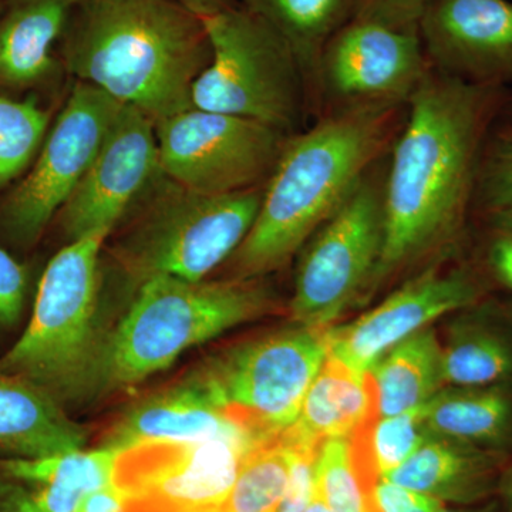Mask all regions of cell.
Returning <instances> with one entry per match:
<instances>
[{"label": "cell", "mask_w": 512, "mask_h": 512, "mask_svg": "<svg viewBox=\"0 0 512 512\" xmlns=\"http://www.w3.org/2000/svg\"><path fill=\"white\" fill-rule=\"evenodd\" d=\"M421 414L431 436L504 456L512 447V380L443 387Z\"/></svg>", "instance_id": "7402d4cb"}, {"label": "cell", "mask_w": 512, "mask_h": 512, "mask_svg": "<svg viewBox=\"0 0 512 512\" xmlns=\"http://www.w3.org/2000/svg\"><path fill=\"white\" fill-rule=\"evenodd\" d=\"M121 106L97 87L74 83L29 173L0 208L10 241L32 245L40 238L83 180Z\"/></svg>", "instance_id": "7c38bea8"}, {"label": "cell", "mask_w": 512, "mask_h": 512, "mask_svg": "<svg viewBox=\"0 0 512 512\" xmlns=\"http://www.w3.org/2000/svg\"><path fill=\"white\" fill-rule=\"evenodd\" d=\"M161 174L202 194H231L268 181L288 137L256 121L192 109L156 124Z\"/></svg>", "instance_id": "8fae6325"}, {"label": "cell", "mask_w": 512, "mask_h": 512, "mask_svg": "<svg viewBox=\"0 0 512 512\" xmlns=\"http://www.w3.org/2000/svg\"><path fill=\"white\" fill-rule=\"evenodd\" d=\"M292 448L295 456H293L291 474H289L288 485H286L285 493L275 512H306L313 495H315L316 460H318L322 447L319 450Z\"/></svg>", "instance_id": "836d02e7"}, {"label": "cell", "mask_w": 512, "mask_h": 512, "mask_svg": "<svg viewBox=\"0 0 512 512\" xmlns=\"http://www.w3.org/2000/svg\"><path fill=\"white\" fill-rule=\"evenodd\" d=\"M84 493L0 473V512H76Z\"/></svg>", "instance_id": "1f68e13d"}, {"label": "cell", "mask_w": 512, "mask_h": 512, "mask_svg": "<svg viewBox=\"0 0 512 512\" xmlns=\"http://www.w3.org/2000/svg\"><path fill=\"white\" fill-rule=\"evenodd\" d=\"M328 329L295 323L231 346L192 372L229 420L259 439H271L298 417L303 397L328 356Z\"/></svg>", "instance_id": "ba28073f"}, {"label": "cell", "mask_w": 512, "mask_h": 512, "mask_svg": "<svg viewBox=\"0 0 512 512\" xmlns=\"http://www.w3.org/2000/svg\"><path fill=\"white\" fill-rule=\"evenodd\" d=\"M306 512H330V510L315 491V495H313L311 504H309Z\"/></svg>", "instance_id": "b9f144b4"}, {"label": "cell", "mask_w": 512, "mask_h": 512, "mask_svg": "<svg viewBox=\"0 0 512 512\" xmlns=\"http://www.w3.org/2000/svg\"><path fill=\"white\" fill-rule=\"evenodd\" d=\"M126 498L116 484L111 483L89 491L80 498L76 512H123Z\"/></svg>", "instance_id": "74e56055"}, {"label": "cell", "mask_w": 512, "mask_h": 512, "mask_svg": "<svg viewBox=\"0 0 512 512\" xmlns=\"http://www.w3.org/2000/svg\"><path fill=\"white\" fill-rule=\"evenodd\" d=\"M174 2L180 3L181 6L191 10L200 18H207V16L215 15L221 10L234 6L232 0H174Z\"/></svg>", "instance_id": "f35d334b"}, {"label": "cell", "mask_w": 512, "mask_h": 512, "mask_svg": "<svg viewBox=\"0 0 512 512\" xmlns=\"http://www.w3.org/2000/svg\"><path fill=\"white\" fill-rule=\"evenodd\" d=\"M497 495L501 512H512V464L505 466L498 484Z\"/></svg>", "instance_id": "ab89813d"}, {"label": "cell", "mask_w": 512, "mask_h": 512, "mask_svg": "<svg viewBox=\"0 0 512 512\" xmlns=\"http://www.w3.org/2000/svg\"><path fill=\"white\" fill-rule=\"evenodd\" d=\"M383 235V183L366 174L302 247L291 301L295 323L332 328L357 299L372 292Z\"/></svg>", "instance_id": "9c48e42d"}, {"label": "cell", "mask_w": 512, "mask_h": 512, "mask_svg": "<svg viewBox=\"0 0 512 512\" xmlns=\"http://www.w3.org/2000/svg\"><path fill=\"white\" fill-rule=\"evenodd\" d=\"M419 35L441 73L481 86L512 82V0H430Z\"/></svg>", "instance_id": "2e32d148"}, {"label": "cell", "mask_w": 512, "mask_h": 512, "mask_svg": "<svg viewBox=\"0 0 512 512\" xmlns=\"http://www.w3.org/2000/svg\"><path fill=\"white\" fill-rule=\"evenodd\" d=\"M493 305L461 309L448 326L444 386H484L512 380V322Z\"/></svg>", "instance_id": "603a6c76"}, {"label": "cell", "mask_w": 512, "mask_h": 512, "mask_svg": "<svg viewBox=\"0 0 512 512\" xmlns=\"http://www.w3.org/2000/svg\"><path fill=\"white\" fill-rule=\"evenodd\" d=\"M421 43L419 33L352 18L323 47L316 72L339 109L397 107L429 73Z\"/></svg>", "instance_id": "4fadbf2b"}, {"label": "cell", "mask_w": 512, "mask_h": 512, "mask_svg": "<svg viewBox=\"0 0 512 512\" xmlns=\"http://www.w3.org/2000/svg\"><path fill=\"white\" fill-rule=\"evenodd\" d=\"M476 200L493 215H512V127L485 141L478 168Z\"/></svg>", "instance_id": "4dcf8cb0"}, {"label": "cell", "mask_w": 512, "mask_h": 512, "mask_svg": "<svg viewBox=\"0 0 512 512\" xmlns=\"http://www.w3.org/2000/svg\"><path fill=\"white\" fill-rule=\"evenodd\" d=\"M501 454L430 436L406 463L382 477L443 503L481 504L497 495Z\"/></svg>", "instance_id": "d6986e66"}, {"label": "cell", "mask_w": 512, "mask_h": 512, "mask_svg": "<svg viewBox=\"0 0 512 512\" xmlns=\"http://www.w3.org/2000/svg\"><path fill=\"white\" fill-rule=\"evenodd\" d=\"M430 436L421 407L396 416L379 417L372 433V451L380 477L406 463Z\"/></svg>", "instance_id": "f546056e"}, {"label": "cell", "mask_w": 512, "mask_h": 512, "mask_svg": "<svg viewBox=\"0 0 512 512\" xmlns=\"http://www.w3.org/2000/svg\"><path fill=\"white\" fill-rule=\"evenodd\" d=\"M264 185L202 194L160 171L134 204L136 217L113 249L117 264L136 286L156 276L204 281L244 242Z\"/></svg>", "instance_id": "8992f818"}, {"label": "cell", "mask_w": 512, "mask_h": 512, "mask_svg": "<svg viewBox=\"0 0 512 512\" xmlns=\"http://www.w3.org/2000/svg\"><path fill=\"white\" fill-rule=\"evenodd\" d=\"M480 295V282L467 269L441 271L431 266L372 311L326 330L328 353L356 372H369L393 346L433 320L474 305Z\"/></svg>", "instance_id": "9a60e30c"}, {"label": "cell", "mask_w": 512, "mask_h": 512, "mask_svg": "<svg viewBox=\"0 0 512 512\" xmlns=\"http://www.w3.org/2000/svg\"><path fill=\"white\" fill-rule=\"evenodd\" d=\"M110 237L94 232L69 242L47 264L35 308L18 342L0 357V370L23 377L57 402L87 400L106 339L101 325V249Z\"/></svg>", "instance_id": "5b68a950"}, {"label": "cell", "mask_w": 512, "mask_h": 512, "mask_svg": "<svg viewBox=\"0 0 512 512\" xmlns=\"http://www.w3.org/2000/svg\"><path fill=\"white\" fill-rule=\"evenodd\" d=\"M500 87L427 73L383 181V249L372 292L460 237Z\"/></svg>", "instance_id": "6da1fadb"}, {"label": "cell", "mask_w": 512, "mask_h": 512, "mask_svg": "<svg viewBox=\"0 0 512 512\" xmlns=\"http://www.w3.org/2000/svg\"><path fill=\"white\" fill-rule=\"evenodd\" d=\"M315 491L330 512H383L375 491L367 490L356 476L346 437L325 441L320 448Z\"/></svg>", "instance_id": "f1b7e54d"}, {"label": "cell", "mask_w": 512, "mask_h": 512, "mask_svg": "<svg viewBox=\"0 0 512 512\" xmlns=\"http://www.w3.org/2000/svg\"><path fill=\"white\" fill-rule=\"evenodd\" d=\"M485 262L491 275L512 292V215L490 217Z\"/></svg>", "instance_id": "d590c367"}, {"label": "cell", "mask_w": 512, "mask_h": 512, "mask_svg": "<svg viewBox=\"0 0 512 512\" xmlns=\"http://www.w3.org/2000/svg\"><path fill=\"white\" fill-rule=\"evenodd\" d=\"M201 19L211 62L192 86V107L288 134L301 116L303 73L284 37L245 6Z\"/></svg>", "instance_id": "52a82bcc"}, {"label": "cell", "mask_w": 512, "mask_h": 512, "mask_svg": "<svg viewBox=\"0 0 512 512\" xmlns=\"http://www.w3.org/2000/svg\"><path fill=\"white\" fill-rule=\"evenodd\" d=\"M158 173L156 123L123 104L92 165L57 214L66 238L111 234Z\"/></svg>", "instance_id": "5bb4252c"}, {"label": "cell", "mask_w": 512, "mask_h": 512, "mask_svg": "<svg viewBox=\"0 0 512 512\" xmlns=\"http://www.w3.org/2000/svg\"><path fill=\"white\" fill-rule=\"evenodd\" d=\"M291 47L303 76L316 72L323 47L353 16L355 0H244Z\"/></svg>", "instance_id": "d4e9b609"}, {"label": "cell", "mask_w": 512, "mask_h": 512, "mask_svg": "<svg viewBox=\"0 0 512 512\" xmlns=\"http://www.w3.org/2000/svg\"><path fill=\"white\" fill-rule=\"evenodd\" d=\"M375 498L383 512H441L446 503L429 494L402 487L380 478Z\"/></svg>", "instance_id": "8d00e7d4"}, {"label": "cell", "mask_w": 512, "mask_h": 512, "mask_svg": "<svg viewBox=\"0 0 512 512\" xmlns=\"http://www.w3.org/2000/svg\"><path fill=\"white\" fill-rule=\"evenodd\" d=\"M369 373L375 380L380 417L423 406L446 387L443 349L436 330L427 326L393 346Z\"/></svg>", "instance_id": "cb8c5ba5"}, {"label": "cell", "mask_w": 512, "mask_h": 512, "mask_svg": "<svg viewBox=\"0 0 512 512\" xmlns=\"http://www.w3.org/2000/svg\"><path fill=\"white\" fill-rule=\"evenodd\" d=\"M293 456L282 434L261 441L249 451L231 491L214 512H275L288 485Z\"/></svg>", "instance_id": "484cf974"}, {"label": "cell", "mask_w": 512, "mask_h": 512, "mask_svg": "<svg viewBox=\"0 0 512 512\" xmlns=\"http://www.w3.org/2000/svg\"><path fill=\"white\" fill-rule=\"evenodd\" d=\"M379 416L372 375L356 372L328 353L298 417L282 436L293 447L319 450L325 441L348 437L360 424Z\"/></svg>", "instance_id": "ac0fdd59"}, {"label": "cell", "mask_w": 512, "mask_h": 512, "mask_svg": "<svg viewBox=\"0 0 512 512\" xmlns=\"http://www.w3.org/2000/svg\"><path fill=\"white\" fill-rule=\"evenodd\" d=\"M63 36L77 82L156 124L192 109V86L211 62L202 19L174 0H83Z\"/></svg>", "instance_id": "7a4b0ae2"}, {"label": "cell", "mask_w": 512, "mask_h": 512, "mask_svg": "<svg viewBox=\"0 0 512 512\" xmlns=\"http://www.w3.org/2000/svg\"><path fill=\"white\" fill-rule=\"evenodd\" d=\"M87 431L52 394L0 370V456L39 458L83 450Z\"/></svg>", "instance_id": "ffe728a7"}, {"label": "cell", "mask_w": 512, "mask_h": 512, "mask_svg": "<svg viewBox=\"0 0 512 512\" xmlns=\"http://www.w3.org/2000/svg\"><path fill=\"white\" fill-rule=\"evenodd\" d=\"M261 441L254 434L235 433L124 448L113 474L126 498L123 512H214Z\"/></svg>", "instance_id": "30bf717a"}, {"label": "cell", "mask_w": 512, "mask_h": 512, "mask_svg": "<svg viewBox=\"0 0 512 512\" xmlns=\"http://www.w3.org/2000/svg\"><path fill=\"white\" fill-rule=\"evenodd\" d=\"M120 450L100 447L39 458L0 457V473L46 481L80 493H89L113 481Z\"/></svg>", "instance_id": "4316f807"}, {"label": "cell", "mask_w": 512, "mask_h": 512, "mask_svg": "<svg viewBox=\"0 0 512 512\" xmlns=\"http://www.w3.org/2000/svg\"><path fill=\"white\" fill-rule=\"evenodd\" d=\"M83 0H13L0 12V87L29 89L55 72L53 45Z\"/></svg>", "instance_id": "44dd1931"}, {"label": "cell", "mask_w": 512, "mask_h": 512, "mask_svg": "<svg viewBox=\"0 0 512 512\" xmlns=\"http://www.w3.org/2000/svg\"><path fill=\"white\" fill-rule=\"evenodd\" d=\"M396 107L339 109L288 138L262 191L244 242L231 256L234 279L281 268L335 214L382 154Z\"/></svg>", "instance_id": "3957f363"}, {"label": "cell", "mask_w": 512, "mask_h": 512, "mask_svg": "<svg viewBox=\"0 0 512 512\" xmlns=\"http://www.w3.org/2000/svg\"><path fill=\"white\" fill-rule=\"evenodd\" d=\"M441 512H501L500 504H498V501H487L483 507L480 508H474V510H458V511H450L446 510L444 508Z\"/></svg>", "instance_id": "60d3db41"}, {"label": "cell", "mask_w": 512, "mask_h": 512, "mask_svg": "<svg viewBox=\"0 0 512 512\" xmlns=\"http://www.w3.org/2000/svg\"><path fill=\"white\" fill-rule=\"evenodd\" d=\"M235 433L249 431L228 419L200 377L191 372L128 407L103 446L121 451L143 441L200 440Z\"/></svg>", "instance_id": "e0dca14e"}, {"label": "cell", "mask_w": 512, "mask_h": 512, "mask_svg": "<svg viewBox=\"0 0 512 512\" xmlns=\"http://www.w3.org/2000/svg\"><path fill=\"white\" fill-rule=\"evenodd\" d=\"M272 308L255 279L185 281L156 276L107 330L87 400L131 389L173 365L188 349L217 338Z\"/></svg>", "instance_id": "277c9868"}, {"label": "cell", "mask_w": 512, "mask_h": 512, "mask_svg": "<svg viewBox=\"0 0 512 512\" xmlns=\"http://www.w3.org/2000/svg\"><path fill=\"white\" fill-rule=\"evenodd\" d=\"M430 0H355L356 19L382 23L403 32L419 33L420 20Z\"/></svg>", "instance_id": "d6a6232c"}, {"label": "cell", "mask_w": 512, "mask_h": 512, "mask_svg": "<svg viewBox=\"0 0 512 512\" xmlns=\"http://www.w3.org/2000/svg\"><path fill=\"white\" fill-rule=\"evenodd\" d=\"M50 114L35 100L0 94V190L33 164L49 133Z\"/></svg>", "instance_id": "83f0119b"}, {"label": "cell", "mask_w": 512, "mask_h": 512, "mask_svg": "<svg viewBox=\"0 0 512 512\" xmlns=\"http://www.w3.org/2000/svg\"><path fill=\"white\" fill-rule=\"evenodd\" d=\"M28 272L8 252L0 248V326L18 322L25 306Z\"/></svg>", "instance_id": "e575fe53"}]
</instances>
